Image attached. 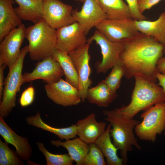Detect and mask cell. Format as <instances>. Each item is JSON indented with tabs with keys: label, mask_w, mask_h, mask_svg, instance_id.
Segmentation results:
<instances>
[{
	"label": "cell",
	"mask_w": 165,
	"mask_h": 165,
	"mask_svg": "<svg viewBox=\"0 0 165 165\" xmlns=\"http://www.w3.org/2000/svg\"><path fill=\"white\" fill-rule=\"evenodd\" d=\"M121 42L123 48L119 59L125 78L129 79L139 75L156 83V64L162 56L164 45L141 33Z\"/></svg>",
	"instance_id": "obj_1"
},
{
	"label": "cell",
	"mask_w": 165,
	"mask_h": 165,
	"mask_svg": "<svg viewBox=\"0 0 165 165\" xmlns=\"http://www.w3.org/2000/svg\"><path fill=\"white\" fill-rule=\"evenodd\" d=\"M134 77L135 84L130 103L114 109L127 119L133 118L140 111L157 103L165 102V94L158 84L139 75H135Z\"/></svg>",
	"instance_id": "obj_2"
},
{
	"label": "cell",
	"mask_w": 165,
	"mask_h": 165,
	"mask_svg": "<svg viewBox=\"0 0 165 165\" xmlns=\"http://www.w3.org/2000/svg\"><path fill=\"white\" fill-rule=\"evenodd\" d=\"M103 113L105 116V120L111 125L110 133L113 143L119 150L120 156L125 164L128 160V152L132 150L133 146L138 150L142 149L134 132L140 122L133 118H126L114 109L104 110Z\"/></svg>",
	"instance_id": "obj_3"
},
{
	"label": "cell",
	"mask_w": 165,
	"mask_h": 165,
	"mask_svg": "<svg viewBox=\"0 0 165 165\" xmlns=\"http://www.w3.org/2000/svg\"><path fill=\"white\" fill-rule=\"evenodd\" d=\"M25 35L32 60L40 61L52 56L56 49L57 30L48 25L43 19L26 28Z\"/></svg>",
	"instance_id": "obj_4"
},
{
	"label": "cell",
	"mask_w": 165,
	"mask_h": 165,
	"mask_svg": "<svg viewBox=\"0 0 165 165\" xmlns=\"http://www.w3.org/2000/svg\"><path fill=\"white\" fill-rule=\"evenodd\" d=\"M29 52L28 45L21 50L16 62L9 68V71L5 79L3 95L0 104V117H6L16 106V96L23 83L22 70L24 58Z\"/></svg>",
	"instance_id": "obj_5"
},
{
	"label": "cell",
	"mask_w": 165,
	"mask_h": 165,
	"mask_svg": "<svg viewBox=\"0 0 165 165\" xmlns=\"http://www.w3.org/2000/svg\"><path fill=\"white\" fill-rule=\"evenodd\" d=\"M143 119L135 127V133L140 140L152 142L157 135L165 130V102L157 103L144 110Z\"/></svg>",
	"instance_id": "obj_6"
},
{
	"label": "cell",
	"mask_w": 165,
	"mask_h": 165,
	"mask_svg": "<svg viewBox=\"0 0 165 165\" xmlns=\"http://www.w3.org/2000/svg\"><path fill=\"white\" fill-rule=\"evenodd\" d=\"M93 41L100 46L102 56L101 61L95 64L97 73L105 74L115 65L120 64L119 55L123 48L121 42L112 41L97 30L87 39V43L90 44Z\"/></svg>",
	"instance_id": "obj_7"
},
{
	"label": "cell",
	"mask_w": 165,
	"mask_h": 165,
	"mask_svg": "<svg viewBox=\"0 0 165 165\" xmlns=\"http://www.w3.org/2000/svg\"><path fill=\"white\" fill-rule=\"evenodd\" d=\"M72 6L60 0H45L42 3L43 19L51 28L57 30L75 22Z\"/></svg>",
	"instance_id": "obj_8"
},
{
	"label": "cell",
	"mask_w": 165,
	"mask_h": 165,
	"mask_svg": "<svg viewBox=\"0 0 165 165\" xmlns=\"http://www.w3.org/2000/svg\"><path fill=\"white\" fill-rule=\"evenodd\" d=\"M90 44L87 43L68 54L76 70L79 79L78 90L82 101L86 99L87 92L93 83L90 78L91 70L90 65Z\"/></svg>",
	"instance_id": "obj_9"
},
{
	"label": "cell",
	"mask_w": 165,
	"mask_h": 165,
	"mask_svg": "<svg viewBox=\"0 0 165 165\" xmlns=\"http://www.w3.org/2000/svg\"><path fill=\"white\" fill-rule=\"evenodd\" d=\"M26 30L22 24L11 30L0 42V66L4 64L9 68L17 60L21 45L26 38Z\"/></svg>",
	"instance_id": "obj_10"
},
{
	"label": "cell",
	"mask_w": 165,
	"mask_h": 165,
	"mask_svg": "<svg viewBox=\"0 0 165 165\" xmlns=\"http://www.w3.org/2000/svg\"><path fill=\"white\" fill-rule=\"evenodd\" d=\"M95 28L110 40L115 42L134 37L141 32L137 29L132 19H109L103 20Z\"/></svg>",
	"instance_id": "obj_11"
},
{
	"label": "cell",
	"mask_w": 165,
	"mask_h": 165,
	"mask_svg": "<svg viewBox=\"0 0 165 165\" xmlns=\"http://www.w3.org/2000/svg\"><path fill=\"white\" fill-rule=\"evenodd\" d=\"M47 97L54 103L64 107L76 105L82 101L78 89L65 80L44 85Z\"/></svg>",
	"instance_id": "obj_12"
},
{
	"label": "cell",
	"mask_w": 165,
	"mask_h": 165,
	"mask_svg": "<svg viewBox=\"0 0 165 165\" xmlns=\"http://www.w3.org/2000/svg\"><path fill=\"white\" fill-rule=\"evenodd\" d=\"M72 15L86 35L93 28L107 19L98 3L95 0H85L80 10H73Z\"/></svg>",
	"instance_id": "obj_13"
},
{
	"label": "cell",
	"mask_w": 165,
	"mask_h": 165,
	"mask_svg": "<svg viewBox=\"0 0 165 165\" xmlns=\"http://www.w3.org/2000/svg\"><path fill=\"white\" fill-rule=\"evenodd\" d=\"M57 31L56 49L68 54L87 43L86 35L77 22Z\"/></svg>",
	"instance_id": "obj_14"
},
{
	"label": "cell",
	"mask_w": 165,
	"mask_h": 165,
	"mask_svg": "<svg viewBox=\"0 0 165 165\" xmlns=\"http://www.w3.org/2000/svg\"><path fill=\"white\" fill-rule=\"evenodd\" d=\"M64 75L59 64L52 56L46 58L38 63L31 72L23 75V83L38 79H42L49 84L56 82Z\"/></svg>",
	"instance_id": "obj_15"
},
{
	"label": "cell",
	"mask_w": 165,
	"mask_h": 165,
	"mask_svg": "<svg viewBox=\"0 0 165 165\" xmlns=\"http://www.w3.org/2000/svg\"><path fill=\"white\" fill-rule=\"evenodd\" d=\"M0 135L5 142L15 147L16 153L22 160H28L31 158L32 150L28 138L17 134L1 117Z\"/></svg>",
	"instance_id": "obj_16"
},
{
	"label": "cell",
	"mask_w": 165,
	"mask_h": 165,
	"mask_svg": "<svg viewBox=\"0 0 165 165\" xmlns=\"http://www.w3.org/2000/svg\"><path fill=\"white\" fill-rule=\"evenodd\" d=\"M76 125L77 136L83 141L89 144L95 142L104 132L106 123L97 122L95 114L92 113L84 118L79 120Z\"/></svg>",
	"instance_id": "obj_17"
},
{
	"label": "cell",
	"mask_w": 165,
	"mask_h": 165,
	"mask_svg": "<svg viewBox=\"0 0 165 165\" xmlns=\"http://www.w3.org/2000/svg\"><path fill=\"white\" fill-rule=\"evenodd\" d=\"M13 0H0V42L12 29L21 25L22 20L16 14Z\"/></svg>",
	"instance_id": "obj_18"
},
{
	"label": "cell",
	"mask_w": 165,
	"mask_h": 165,
	"mask_svg": "<svg viewBox=\"0 0 165 165\" xmlns=\"http://www.w3.org/2000/svg\"><path fill=\"white\" fill-rule=\"evenodd\" d=\"M135 23L139 32L165 45V12L161 13L156 20H135Z\"/></svg>",
	"instance_id": "obj_19"
},
{
	"label": "cell",
	"mask_w": 165,
	"mask_h": 165,
	"mask_svg": "<svg viewBox=\"0 0 165 165\" xmlns=\"http://www.w3.org/2000/svg\"><path fill=\"white\" fill-rule=\"evenodd\" d=\"M50 143L57 147L61 146L66 148L71 158L75 162L76 165H83L84 160L89 151V145L79 137L64 141L52 140Z\"/></svg>",
	"instance_id": "obj_20"
},
{
	"label": "cell",
	"mask_w": 165,
	"mask_h": 165,
	"mask_svg": "<svg viewBox=\"0 0 165 165\" xmlns=\"http://www.w3.org/2000/svg\"><path fill=\"white\" fill-rule=\"evenodd\" d=\"M19 6L14 8L21 20L32 22L34 24L43 19L42 2L38 0H15Z\"/></svg>",
	"instance_id": "obj_21"
},
{
	"label": "cell",
	"mask_w": 165,
	"mask_h": 165,
	"mask_svg": "<svg viewBox=\"0 0 165 165\" xmlns=\"http://www.w3.org/2000/svg\"><path fill=\"white\" fill-rule=\"evenodd\" d=\"M25 120L28 125L52 133L57 136L61 140L72 139L77 135L76 124H72L69 127L61 128L51 127L42 120L38 112L35 116L26 117Z\"/></svg>",
	"instance_id": "obj_22"
},
{
	"label": "cell",
	"mask_w": 165,
	"mask_h": 165,
	"mask_svg": "<svg viewBox=\"0 0 165 165\" xmlns=\"http://www.w3.org/2000/svg\"><path fill=\"white\" fill-rule=\"evenodd\" d=\"M111 125L109 123L107 129L98 138L95 143L100 148L106 159L108 165H123V160L117 155L118 149L112 143L110 133Z\"/></svg>",
	"instance_id": "obj_23"
},
{
	"label": "cell",
	"mask_w": 165,
	"mask_h": 165,
	"mask_svg": "<svg viewBox=\"0 0 165 165\" xmlns=\"http://www.w3.org/2000/svg\"><path fill=\"white\" fill-rule=\"evenodd\" d=\"M117 96L116 93L113 92L101 80L96 86L89 88L86 99L91 103L106 108L113 102Z\"/></svg>",
	"instance_id": "obj_24"
},
{
	"label": "cell",
	"mask_w": 165,
	"mask_h": 165,
	"mask_svg": "<svg viewBox=\"0 0 165 165\" xmlns=\"http://www.w3.org/2000/svg\"><path fill=\"white\" fill-rule=\"evenodd\" d=\"M98 3L106 14L107 19H132L128 6L123 0H98Z\"/></svg>",
	"instance_id": "obj_25"
},
{
	"label": "cell",
	"mask_w": 165,
	"mask_h": 165,
	"mask_svg": "<svg viewBox=\"0 0 165 165\" xmlns=\"http://www.w3.org/2000/svg\"><path fill=\"white\" fill-rule=\"evenodd\" d=\"M52 56L61 67L65 76V80L78 89L79 86L78 76L68 54L63 51L56 49Z\"/></svg>",
	"instance_id": "obj_26"
},
{
	"label": "cell",
	"mask_w": 165,
	"mask_h": 165,
	"mask_svg": "<svg viewBox=\"0 0 165 165\" xmlns=\"http://www.w3.org/2000/svg\"><path fill=\"white\" fill-rule=\"evenodd\" d=\"M36 144L39 150L46 158V165H73L74 161L68 154H53L48 151L43 143L37 142Z\"/></svg>",
	"instance_id": "obj_27"
},
{
	"label": "cell",
	"mask_w": 165,
	"mask_h": 165,
	"mask_svg": "<svg viewBox=\"0 0 165 165\" xmlns=\"http://www.w3.org/2000/svg\"><path fill=\"white\" fill-rule=\"evenodd\" d=\"M17 153L0 139V165H23L24 163Z\"/></svg>",
	"instance_id": "obj_28"
},
{
	"label": "cell",
	"mask_w": 165,
	"mask_h": 165,
	"mask_svg": "<svg viewBox=\"0 0 165 165\" xmlns=\"http://www.w3.org/2000/svg\"><path fill=\"white\" fill-rule=\"evenodd\" d=\"M109 75L103 81L113 92L116 93L119 87L122 77L124 75V70L120 64L115 65Z\"/></svg>",
	"instance_id": "obj_29"
},
{
	"label": "cell",
	"mask_w": 165,
	"mask_h": 165,
	"mask_svg": "<svg viewBox=\"0 0 165 165\" xmlns=\"http://www.w3.org/2000/svg\"><path fill=\"white\" fill-rule=\"evenodd\" d=\"M89 145V151L84 160L83 165H106L104 156L97 145L94 142Z\"/></svg>",
	"instance_id": "obj_30"
},
{
	"label": "cell",
	"mask_w": 165,
	"mask_h": 165,
	"mask_svg": "<svg viewBox=\"0 0 165 165\" xmlns=\"http://www.w3.org/2000/svg\"><path fill=\"white\" fill-rule=\"evenodd\" d=\"M127 3L130 13L132 19L135 20H146V17L140 11L138 0H126Z\"/></svg>",
	"instance_id": "obj_31"
},
{
	"label": "cell",
	"mask_w": 165,
	"mask_h": 165,
	"mask_svg": "<svg viewBox=\"0 0 165 165\" xmlns=\"http://www.w3.org/2000/svg\"><path fill=\"white\" fill-rule=\"evenodd\" d=\"M35 90L33 87L30 86L22 93L20 99V103L22 107L27 106L33 102L35 97Z\"/></svg>",
	"instance_id": "obj_32"
},
{
	"label": "cell",
	"mask_w": 165,
	"mask_h": 165,
	"mask_svg": "<svg viewBox=\"0 0 165 165\" xmlns=\"http://www.w3.org/2000/svg\"><path fill=\"white\" fill-rule=\"evenodd\" d=\"M161 0H138V7L140 12L142 13L149 9Z\"/></svg>",
	"instance_id": "obj_33"
},
{
	"label": "cell",
	"mask_w": 165,
	"mask_h": 165,
	"mask_svg": "<svg viewBox=\"0 0 165 165\" xmlns=\"http://www.w3.org/2000/svg\"><path fill=\"white\" fill-rule=\"evenodd\" d=\"M6 66L5 65L0 66V101L2 99L4 89V70Z\"/></svg>",
	"instance_id": "obj_34"
},
{
	"label": "cell",
	"mask_w": 165,
	"mask_h": 165,
	"mask_svg": "<svg viewBox=\"0 0 165 165\" xmlns=\"http://www.w3.org/2000/svg\"><path fill=\"white\" fill-rule=\"evenodd\" d=\"M156 66L158 72L165 75V57L162 56L159 59Z\"/></svg>",
	"instance_id": "obj_35"
},
{
	"label": "cell",
	"mask_w": 165,
	"mask_h": 165,
	"mask_svg": "<svg viewBox=\"0 0 165 165\" xmlns=\"http://www.w3.org/2000/svg\"><path fill=\"white\" fill-rule=\"evenodd\" d=\"M156 76L159 81L158 84L162 88L165 94V75L157 71L156 73Z\"/></svg>",
	"instance_id": "obj_36"
},
{
	"label": "cell",
	"mask_w": 165,
	"mask_h": 165,
	"mask_svg": "<svg viewBox=\"0 0 165 165\" xmlns=\"http://www.w3.org/2000/svg\"><path fill=\"white\" fill-rule=\"evenodd\" d=\"M76 2H79L82 3H83L85 0H72Z\"/></svg>",
	"instance_id": "obj_37"
},
{
	"label": "cell",
	"mask_w": 165,
	"mask_h": 165,
	"mask_svg": "<svg viewBox=\"0 0 165 165\" xmlns=\"http://www.w3.org/2000/svg\"><path fill=\"white\" fill-rule=\"evenodd\" d=\"M163 53H165V44L164 45V47L163 50Z\"/></svg>",
	"instance_id": "obj_38"
},
{
	"label": "cell",
	"mask_w": 165,
	"mask_h": 165,
	"mask_svg": "<svg viewBox=\"0 0 165 165\" xmlns=\"http://www.w3.org/2000/svg\"><path fill=\"white\" fill-rule=\"evenodd\" d=\"M40 0V1H42L43 2L45 0Z\"/></svg>",
	"instance_id": "obj_39"
},
{
	"label": "cell",
	"mask_w": 165,
	"mask_h": 165,
	"mask_svg": "<svg viewBox=\"0 0 165 165\" xmlns=\"http://www.w3.org/2000/svg\"><path fill=\"white\" fill-rule=\"evenodd\" d=\"M95 0L98 2V0Z\"/></svg>",
	"instance_id": "obj_40"
},
{
	"label": "cell",
	"mask_w": 165,
	"mask_h": 165,
	"mask_svg": "<svg viewBox=\"0 0 165 165\" xmlns=\"http://www.w3.org/2000/svg\"><path fill=\"white\" fill-rule=\"evenodd\" d=\"M164 135H165V131L164 132Z\"/></svg>",
	"instance_id": "obj_41"
}]
</instances>
